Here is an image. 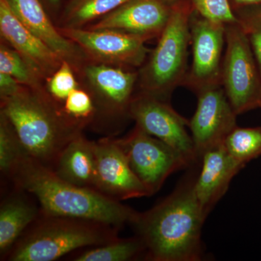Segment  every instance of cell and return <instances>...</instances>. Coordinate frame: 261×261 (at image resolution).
I'll list each match as a JSON object with an SVG mask.
<instances>
[{"instance_id":"obj_1","label":"cell","mask_w":261,"mask_h":261,"mask_svg":"<svg viewBox=\"0 0 261 261\" xmlns=\"http://www.w3.org/2000/svg\"><path fill=\"white\" fill-rule=\"evenodd\" d=\"M197 175L190 173L171 195L149 211L139 213L132 226L153 261L202 259V225L207 216L195 192Z\"/></svg>"},{"instance_id":"obj_2","label":"cell","mask_w":261,"mask_h":261,"mask_svg":"<svg viewBox=\"0 0 261 261\" xmlns=\"http://www.w3.org/2000/svg\"><path fill=\"white\" fill-rule=\"evenodd\" d=\"M10 179L35 197L42 214L96 221L118 228L132 225L138 212L97 190L72 185L27 153Z\"/></svg>"},{"instance_id":"obj_3","label":"cell","mask_w":261,"mask_h":261,"mask_svg":"<svg viewBox=\"0 0 261 261\" xmlns=\"http://www.w3.org/2000/svg\"><path fill=\"white\" fill-rule=\"evenodd\" d=\"M10 122L29 154L53 169L57 159L87 125L72 118L45 87L23 89L1 99V112Z\"/></svg>"},{"instance_id":"obj_4","label":"cell","mask_w":261,"mask_h":261,"mask_svg":"<svg viewBox=\"0 0 261 261\" xmlns=\"http://www.w3.org/2000/svg\"><path fill=\"white\" fill-rule=\"evenodd\" d=\"M120 228L65 216L39 218L21 235L4 260L53 261L80 248L115 241Z\"/></svg>"},{"instance_id":"obj_5","label":"cell","mask_w":261,"mask_h":261,"mask_svg":"<svg viewBox=\"0 0 261 261\" xmlns=\"http://www.w3.org/2000/svg\"><path fill=\"white\" fill-rule=\"evenodd\" d=\"M191 3L178 0L172 5L166 27L148 60L139 70L140 92L168 101L187 73V53L191 42Z\"/></svg>"},{"instance_id":"obj_6","label":"cell","mask_w":261,"mask_h":261,"mask_svg":"<svg viewBox=\"0 0 261 261\" xmlns=\"http://www.w3.org/2000/svg\"><path fill=\"white\" fill-rule=\"evenodd\" d=\"M226 50L221 85L238 115L259 108L261 75L248 39L240 24L225 25Z\"/></svg>"},{"instance_id":"obj_7","label":"cell","mask_w":261,"mask_h":261,"mask_svg":"<svg viewBox=\"0 0 261 261\" xmlns=\"http://www.w3.org/2000/svg\"><path fill=\"white\" fill-rule=\"evenodd\" d=\"M93 99L95 118L119 119L128 116L134 91L138 83L135 68L87 61L76 73Z\"/></svg>"},{"instance_id":"obj_8","label":"cell","mask_w":261,"mask_h":261,"mask_svg":"<svg viewBox=\"0 0 261 261\" xmlns=\"http://www.w3.org/2000/svg\"><path fill=\"white\" fill-rule=\"evenodd\" d=\"M117 141L132 171L150 196L159 191L170 175L190 167L177 151L137 125L126 137Z\"/></svg>"},{"instance_id":"obj_9","label":"cell","mask_w":261,"mask_h":261,"mask_svg":"<svg viewBox=\"0 0 261 261\" xmlns=\"http://www.w3.org/2000/svg\"><path fill=\"white\" fill-rule=\"evenodd\" d=\"M128 116L137 126L177 151L189 166L198 162L192 136L187 129L189 121L168 101L139 92L130 102Z\"/></svg>"},{"instance_id":"obj_10","label":"cell","mask_w":261,"mask_h":261,"mask_svg":"<svg viewBox=\"0 0 261 261\" xmlns=\"http://www.w3.org/2000/svg\"><path fill=\"white\" fill-rule=\"evenodd\" d=\"M58 29L82 49L89 61L95 63L140 68L149 53L145 46L147 40L129 33L111 29Z\"/></svg>"},{"instance_id":"obj_11","label":"cell","mask_w":261,"mask_h":261,"mask_svg":"<svg viewBox=\"0 0 261 261\" xmlns=\"http://www.w3.org/2000/svg\"><path fill=\"white\" fill-rule=\"evenodd\" d=\"M197 109L189 121L197 161L207 151L224 145L237 126V114L221 84L211 86L197 94Z\"/></svg>"},{"instance_id":"obj_12","label":"cell","mask_w":261,"mask_h":261,"mask_svg":"<svg viewBox=\"0 0 261 261\" xmlns=\"http://www.w3.org/2000/svg\"><path fill=\"white\" fill-rule=\"evenodd\" d=\"M192 49L191 68L183 86L196 94L211 86L221 84L222 55L226 44L225 25L192 13L190 20Z\"/></svg>"},{"instance_id":"obj_13","label":"cell","mask_w":261,"mask_h":261,"mask_svg":"<svg viewBox=\"0 0 261 261\" xmlns=\"http://www.w3.org/2000/svg\"><path fill=\"white\" fill-rule=\"evenodd\" d=\"M94 152L97 191L118 201L150 196L132 171L117 139L106 137L96 141Z\"/></svg>"},{"instance_id":"obj_14","label":"cell","mask_w":261,"mask_h":261,"mask_svg":"<svg viewBox=\"0 0 261 261\" xmlns=\"http://www.w3.org/2000/svg\"><path fill=\"white\" fill-rule=\"evenodd\" d=\"M171 8L164 0H130L84 29L121 31L148 41L160 37Z\"/></svg>"},{"instance_id":"obj_15","label":"cell","mask_w":261,"mask_h":261,"mask_svg":"<svg viewBox=\"0 0 261 261\" xmlns=\"http://www.w3.org/2000/svg\"><path fill=\"white\" fill-rule=\"evenodd\" d=\"M0 33L4 42L18 51L46 83L61 66V57L20 22L5 0H0Z\"/></svg>"},{"instance_id":"obj_16","label":"cell","mask_w":261,"mask_h":261,"mask_svg":"<svg viewBox=\"0 0 261 261\" xmlns=\"http://www.w3.org/2000/svg\"><path fill=\"white\" fill-rule=\"evenodd\" d=\"M22 23L40 38L58 55L68 62L75 73L88 59L82 49L64 37L49 18L40 0H5Z\"/></svg>"},{"instance_id":"obj_17","label":"cell","mask_w":261,"mask_h":261,"mask_svg":"<svg viewBox=\"0 0 261 261\" xmlns=\"http://www.w3.org/2000/svg\"><path fill=\"white\" fill-rule=\"evenodd\" d=\"M195 192L206 216L226 194L233 178L244 168L228 154L222 145L207 151L201 159Z\"/></svg>"},{"instance_id":"obj_18","label":"cell","mask_w":261,"mask_h":261,"mask_svg":"<svg viewBox=\"0 0 261 261\" xmlns=\"http://www.w3.org/2000/svg\"><path fill=\"white\" fill-rule=\"evenodd\" d=\"M53 170L72 185L97 190L94 141L87 140L83 134L75 137L62 151Z\"/></svg>"},{"instance_id":"obj_19","label":"cell","mask_w":261,"mask_h":261,"mask_svg":"<svg viewBox=\"0 0 261 261\" xmlns=\"http://www.w3.org/2000/svg\"><path fill=\"white\" fill-rule=\"evenodd\" d=\"M17 192L3 201L0 207V255L4 260L8 252L27 229L39 218L41 208L27 198V192Z\"/></svg>"},{"instance_id":"obj_20","label":"cell","mask_w":261,"mask_h":261,"mask_svg":"<svg viewBox=\"0 0 261 261\" xmlns=\"http://www.w3.org/2000/svg\"><path fill=\"white\" fill-rule=\"evenodd\" d=\"M130 0H67L58 27L82 29L94 23Z\"/></svg>"},{"instance_id":"obj_21","label":"cell","mask_w":261,"mask_h":261,"mask_svg":"<svg viewBox=\"0 0 261 261\" xmlns=\"http://www.w3.org/2000/svg\"><path fill=\"white\" fill-rule=\"evenodd\" d=\"M145 253V247L138 236L117 239L111 243L92 247L75 255V261H127Z\"/></svg>"},{"instance_id":"obj_22","label":"cell","mask_w":261,"mask_h":261,"mask_svg":"<svg viewBox=\"0 0 261 261\" xmlns=\"http://www.w3.org/2000/svg\"><path fill=\"white\" fill-rule=\"evenodd\" d=\"M224 145L228 154L245 167L261 156V126H237L226 137Z\"/></svg>"},{"instance_id":"obj_23","label":"cell","mask_w":261,"mask_h":261,"mask_svg":"<svg viewBox=\"0 0 261 261\" xmlns=\"http://www.w3.org/2000/svg\"><path fill=\"white\" fill-rule=\"evenodd\" d=\"M0 72L14 77L19 83L30 88L45 87L46 81L32 68L18 51L2 41L0 44Z\"/></svg>"},{"instance_id":"obj_24","label":"cell","mask_w":261,"mask_h":261,"mask_svg":"<svg viewBox=\"0 0 261 261\" xmlns=\"http://www.w3.org/2000/svg\"><path fill=\"white\" fill-rule=\"evenodd\" d=\"M28 153L8 118L0 113V171L10 178L20 161Z\"/></svg>"},{"instance_id":"obj_25","label":"cell","mask_w":261,"mask_h":261,"mask_svg":"<svg viewBox=\"0 0 261 261\" xmlns=\"http://www.w3.org/2000/svg\"><path fill=\"white\" fill-rule=\"evenodd\" d=\"M63 108L68 116L87 126L94 121L96 109L93 99L88 91L81 86L70 92Z\"/></svg>"},{"instance_id":"obj_26","label":"cell","mask_w":261,"mask_h":261,"mask_svg":"<svg viewBox=\"0 0 261 261\" xmlns=\"http://www.w3.org/2000/svg\"><path fill=\"white\" fill-rule=\"evenodd\" d=\"M190 3L194 12L210 21L224 25L239 23L228 0H191Z\"/></svg>"},{"instance_id":"obj_27","label":"cell","mask_w":261,"mask_h":261,"mask_svg":"<svg viewBox=\"0 0 261 261\" xmlns=\"http://www.w3.org/2000/svg\"><path fill=\"white\" fill-rule=\"evenodd\" d=\"M236 15L248 39L261 75V5H255Z\"/></svg>"},{"instance_id":"obj_28","label":"cell","mask_w":261,"mask_h":261,"mask_svg":"<svg viewBox=\"0 0 261 261\" xmlns=\"http://www.w3.org/2000/svg\"><path fill=\"white\" fill-rule=\"evenodd\" d=\"M72 65L63 61L60 68L47 81L46 89L53 99L63 105L72 91L80 87Z\"/></svg>"},{"instance_id":"obj_29","label":"cell","mask_w":261,"mask_h":261,"mask_svg":"<svg viewBox=\"0 0 261 261\" xmlns=\"http://www.w3.org/2000/svg\"><path fill=\"white\" fill-rule=\"evenodd\" d=\"M23 85L19 83L14 77L0 72V98L1 99L13 97L18 94Z\"/></svg>"},{"instance_id":"obj_30","label":"cell","mask_w":261,"mask_h":261,"mask_svg":"<svg viewBox=\"0 0 261 261\" xmlns=\"http://www.w3.org/2000/svg\"><path fill=\"white\" fill-rule=\"evenodd\" d=\"M46 10H59L61 9L63 0H40Z\"/></svg>"},{"instance_id":"obj_31","label":"cell","mask_w":261,"mask_h":261,"mask_svg":"<svg viewBox=\"0 0 261 261\" xmlns=\"http://www.w3.org/2000/svg\"><path fill=\"white\" fill-rule=\"evenodd\" d=\"M238 7L255 6L261 5V0H233Z\"/></svg>"},{"instance_id":"obj_32","label":"cell","mask_w":261,"mask_h":261,"mask_svg":"<svg viewBox=\"0 0 261 261\" xmlns=\"http://www.w3.org/2000/svg\"><path fill=\"white\" fill-rule=\"evenodd\" d=\"M165 2H166V3H168V5H172L173 4H175V3H177L178 0H164Z\"/></svg>"},{"instance_id":"obj_33","label":"cell","mask_w":261,"mask_h":261,"mask_svg":"<svg viewBox=\"0 0 261 261\" xmlns=\"http://www.w3.org/2000/svg\"><path fill=\"white\" fill-rule=\"evenodd\" d=\"M259 108H261V99L260 101V105H259Z\"/></svg>"}]
</instances>
